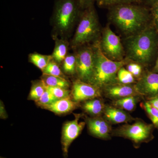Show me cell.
<instances>
[{
    "label": "cell",
    "mask_w": 158,
    "mask_h": 158,
    "mask_svg": "<svg viewBox=\"0 0 158 158\" xmlns=\"http://www.w3.org/2000/svg\"><path fill=\"white\" fill-rule=\"evenodd\" d=\"M76 75L83 81L91 83L94 67V51L92 44L84 46L77 49Z\"/></svg>",
    "instance_id": "ba28073f"
},
{
    "label": "cell",
    "mask_w": 158,
    "mask_h": 158,
    "mask_svg": "<svg viewBox=\"0 0 158 158\" xmlns=\"http://www.w3.org/2000/svg\"><path fill=\"white\" fill-rule=\"evenodd\" d=\"M143 67L140 64L132 62L127 64L126 69L138 80L143 74Z\"/></svg>",
    "instance_id": "f1b7e54d"
},
{
    "label": "cell",
    "mask_w": 158,
    "mask_h": 158,
    "mask_svg": "<svg viewBox=\"0 0 158 158\" xmlns=\"http://www.w3.org/2000/svg\"><path fill=\"white\" fill-rule=\"evenodd\" d=\"M151 71L153 73H158V52L157 57L156 60L155 64L154 66L152 69Z\"/></svg>",
    "instance_id": "e575fe53"
},
{
    "label": "cell",
    "mask_w": 158,
    "mask_h": 158,
    "mask_svg": "<svg viewBox=\"0 0 158 158\" xmlns=\"http://www.w3.org/2000/svg\"><path fill=\"white\" fill-rule=\"evenodd\" d=\"M81 10L78 0H55L51 17L53 36L67 39L78 22Z\"/></svg>",
    "instance_id": "3957f363"
},
{
    "label": "cell",
    "mask_w": 158,
    "mask_h": 158,
    "mask_svg": "<svg viewBox=\"0 0 158 158\" xmlns=\"http://www.w3.org/2000/svg\"><path fill=\"white\" fill-rule=\"evenodd\" d=\"M126 59L149 66L158 52V34L152 23L143 31L123 40Z\"/></svg>",
    "instance_id": "7a4b0ae2"
},
{
    "label": "cell",
    "mask_w": 158,
    "mask_h": 158,
    "mask_svg": "<svg viewBox=\"0 0 158 158\" xmlns=\"http://www.w3.org/2000/svg\"><path fill=\"white\" fill-rule=\"evenodd\" d=\"M106 105L102 97L96 98L84 102L81 108L91 117H96L102 116Z\"/></svg>",
    "instance_id": "e0dca14e"
},
{
    "label": "cell",
    "mask_w": 158,
    "mask_h": 158,
    "mask_svg": "<svg viewBox=\"0 0 158 158\" xmlns=\"http://www.w3.org/2000/svg\"><path fill=\"white\" fill-rule=\"evenodd\" d=\"M146 101L158 109V95L146 100Z\"/></svg>",
    "instance_id": "d6a6232c"
},
{
    "label": "cell",
    "mask_w": 158,
    "mask_h": 158,
    "mask_svg": "<svg viewBox=\"0 0 158 158\" xmlns=\"http://www.w3.org/2000/svg\"><path fill=\"white\" fill-rule=\"evenodd\" d=\"M79 105L78 102H75L69 96L58 100L53 103L42 108L49 110L58 115H62L72 112L78 107Z\"/></svg>",
    "instance_id": "9a60e30c"
},
{
    "label": "cell",
    "mask_w": 158,
    "mask_h": 158,
    "mask_svg": "<svg viewBox=\"0 0 158 158\" xmlns=\"http://www.w3.org/2000/svg\"><path fill=\"white\" fill-rule=\"evenodd\" d=\"M0 117L2 119H6L8 117L6 108L3 102L2 101H1V104H0Z\"/></svg>",
    "instance_id": "1f68e13d"
},
{
    "label": "cell",
    "mask_w": 158,
    "mask_h": 158,
    "mask_svg": "<svg viewBox=\"0 0 158 158\" xmlns=\"http://www.w3.org/2000/svg\"><path fill=\"white\" fill-rule=\"evenodd\" d=\"M117 79L119 83L125 85H135L137 81L133 75L123 67L118 70Z\"/></svg>",
    "instance_id": "484cf974"
},
{
    "label": "cell",
    "mask_w": 158,
    "mask_h": 158,
    "mask_svg": "<svg viewBox=\"0 0 158 158\" xmlns=\"http://www.w3.org/2000/svg\"><path fill=\"white\" fill-rule=\"evenodd\" d=\"M42 71L43 74H44L62 77L66 78L65 74L63 73L62 69L60 67V65L53 60V59Z\"/></svg>",
    "instance_id": "d4e9b609"
},
{
    "label": "cell",
    "mask_w": 158,
    "mask_h": 158,
    "mask_svg": "<svg viewBox=\"0 0 158 158\" xmlns=\"http://www.w3.org/2000/svg\"><path fill=\"white\" fill-rule=\"evenodd\" d=\"M46 89V86L42 80L34 81L31 86L29 95V99L37 101L42 96Z\"/></svg>",
    "instance_id": "7402d4cb"
},
{
    "label": "cell",
    "mask_w": 158,
    "mask_h": 158,
    "mask_svg": "<svg viewBox=\"0 0 158 158\" xmlns=\"http://www.w3.org/2000/svg\"><path fill=\"white\" fill-rule=\"evenodd\" d=\"M72 98L77 102L102 97V90L98 87L77 79L73 82Z\"/></svg>",
    "instance_id": "30bf717a"
},
{
    "label": "cell",
    "mask_w": 158,
    "mask_h": 158,
    "mask_svg": "<svg viewBox=\"0 0 158 158\" xmlns=\"http://www.w3.org/2000/svg\"><path fill=\"white\" fill-rule=\"evenodd\" d=\"M79 5L81 10L88 8L94 5L96 0H78Z\"/></svg>",
    "instance_id": "4dcf8cb0"
},
{
    "label": "cell",
    "mask_w": 158,
    "mask_h": 158,
    "mask_svg": "<svg viewBox=\"0 0 158 158\" xmlns=\"http://www.w3.org/2000/svg\"><path fill=\"white\" fill-rule=\"evenodd\" d=\"M86 123L92 135L99 139L109 140L112 136V125L102 116L86 117Z\"/></svg>",
    "instance_id": "7c38bea8"
},
{
    "label": "cell",
    "mask_w": 158,
    "mask_h": 158,
    "mask_svg": "<svg viewBox=\"0 0 158 158\" xmlns=\"http://www.w3.org/2000/svg\"><path fill=\"white\" fill-rule=\"evenodd\" d=\"M108 9L109 20L126 37L141 32L152 23L150 9L143 4H123Z\"/></svg>",
    "instance_id": "6da1fadb"
},
{
    "label": "cell",
    "mask_w": 158,
    "mask_h": 158,
    "mask_svg": "<svg viewBox=\"0 0 158 158\" xmlns=\"http://www.w3.org/2000/svg\"><path fill=\"white\" fill-rule=\"evenodd\" d=\"M141 106L147 114L152 124L158 131V109L146 101L141 103Z\"/></svg>",
    "instance_id": "cb8c5ba5"
},
{
    "label": "cell",
    "mask_w": 158,
    "mask_h": 158,
    "mask_svg": "<svg viewBox=\"0 0 158 158\" xmlns=\"http://www.w3.org/2000/svg\"><path fill=\"white\" fill-rule=\"evenodd\" d=\"M92 44L94 51V67L90 84L102 90L108 85L118 83V70L127 64L128 60L114 61L108 59L101 49L99 39Z\"/></svg>",
    "instance_id": "277c9868"
},
{
    "label": "cell",
    "mask_w": 158,
    "mask_h": 158,
    "mask_svg": "<svg viewBox=\"0 0 158 158\" xmlns=\"http://www.w3.org/2000/svg\"><path fill=\"white\" fill-rule=\"evenodd\" d=\"M99 45L103 53L108 59L114 61L124 60L125 51L119 37L107 25L102 31Z\"/></svg>",
    "instance_id": "52a82bcc"
},
{
    "label": "cell",
    "mask_w": 158,
    "mask_h": 158,
    "mask_svg": "<svg viewBox=\"0 0 158 158\" xmlns=\"http://www.w3.org/2000/svg\"><path fill=\"white\" fill-rule=\"evenodd\" d=\"M100 27L94 5L81 11L75 33L70 42L73 49L93 43L99 39Z\"/></svg>",
    "instance_id": "5b68a950"
},
{
    "label": "cell",
    "mask_w": 158,
    "mask_h": 158,
    "mask_svg": "<svg viewBox=\"0 0 158 158\" xmlns=\"http://www.w3.org/2000/svg\"><path fill=\"white\" fill-rule=\"evenodd\" d=\"M102 116L111 125L127 123L136 119L127 111L112 105H106Z\"/></svg>",
    "instance_id": "5bb4252c"
},
{
    "label": "cell",
    "mask_w": 158,
    "mask_h": 158,
    "mask_svg": "<svg viewBox=\"0 0 158 158\" xmlns=\"http://www.w3.org/2000/svg\"><path fill=\"white\" fill-rule=\"evenodd\" d=\"M29 61L43 71L52 59V55L33 53L29 55Z\"/></svg>",
    "instance_id": "44dd1931"
},
{
    "label": "cell",
    "mask_w": 158,
    "mask_h": 158,
    "mask_svg": "<svg viewBox=\"0 0 158 158\" xmlns=\"http://www.w3.org/2000/svg\"><path fill=\"white\" fill-rule=\"evenodd\" d=\"M96 2L100 8H110L118 5L127 4H143L142 0H96Z\"/></svg>",
    "instance_id": "603a6c76"
},
{
    "label": "cell",
    "mask_w": 158,
    "mask_h": 158,
    "mask_svg": "<svg viewBox=\"0 0 158 158\" xmlns=\"http://www.w3.org/2000/svg\"><path fill=\"white\" fill-rule=\"evenodd\" d=\"M152 22L158 34V1L150 8Z\"/></svg>",
    "instance_id": "f546056e"
},
{
    "label": "cell",
    "mask_w": 158,
    "mask_h": 158,
    "mask_svg": "<svg viewBox=\"0 0 158 158\" xmlns=\"http://www.w3.org/2000/svg\"><path fill=\"white\" fill-rule=\"evenodd\" d=\"M61 65L62 72L65 75H76V57L75 53L68 54Z\"/></svg>",
    "instance_id": "ffe728a7"
},
{
    "label": "cell",
    "mask_w": 158,
    "mask_h": 158,
    "mask_svg": "<svg viewBox=\"0 0 158 158\" xmlns=\"http://www.w3.org/2000/svg\"><path fill=\"white\" fill-rule=\"evenodd\" d=\"M40 80H42L46 86L69 89L70 86L69 81L66 78L62 77L43 74Z\"/></svg>",
    "instance_id": "d6986e66"
},
{
    "label": "cell",
    "mask_w": 158,
    "mask_h": 158,
    "mask_svg": "<svg viewBox=\"0 0 158 158\" xmlns=\"http://www.w3.org/2000/svg\"><path fill=\"white\" fill-rule=\"evenodd\" d=\"M144 98L140 95H134L112 101L111 105L127 112H132L136 109L137 104Z\"/></svg>",
    "instance_id": "ac0fdd59"
},
{
    "label": "cell",
    "mask_w": 158,
    "mask_h": 158,
    "mask_svg": "<svg viewBox=\"0 0 158 158\" xmlns=\"http://www.w3.org/2000/svg\"><path fill=\"white\" fill-rule=\"evenodd\" d=\"M102 95L112 101L127 96H141L137 91L135 84L125 85L118 82L106 86L102 89Z\"/></svg>",
    "instance_id": "4fadbf2b"
},
{
    "label": "cell",
    "mask_w": 158,
    "mask_h": 158,
    "mask_svg": "<svg viewBox=\"0 0 158 158\" xmlns=\"http://www.w3.org/2000/svg\"><path fill=\"white\" fill-rule=\"evenodd\" d=\"M58 100L59 99L54 96L53 94L50 92L46 88L45 91H44L41 97L35 102L38 106L42 108L43 107L48 106Z\"/></svg>",
    "instance_id": "4316f807"
},
{
    "label": "cell",
    "mask_w": 158,
    "mask_h": 158,
    "mask_svg": "<svg viewBox=\"0 0 158 158\" xmlns=\"http://www.w3.org/2000/svg\"><path fill=\"white\" fill-rule=\"evenodd\" d=\"M48 89L58 99L66 98L70 96L71 92L69 89L60 87H52L46 86Z\"/></svg>",
    "instance_id": "83f0119b"
},
{
    "label": "cell",
    "mask_w": 158,
    "mask_h": 158,
    "mask_svg": "<svg viewBox=\"0 0 158 158\" xmlns=\"http://www.w3.org/2000/svg\"><path fill=\"white\" fill-rule=\"evenodd\" d=\"M135 86L138 93L146 100L158 95V73L144 72Z\"/></svg>",
    "instance_id": "8fae6325"
},
{
    "label": "cell",
    "mask_w": 158,
    "mask_h": 158,
    "mask_svg": "<svg viewBox=\"0 0 158 158\" xmlns=\"http://www.w3.org/2000/svg\"><path fill=\"white\" fill-rule=\"evenodd\" d=\"M155 127L141 119H136L132 124L125 123L113 129L112 136L128 139L132 142L135 148L140 147L143 143H147L154 138L153 132Z\"/></svg>",
    "instance_id": "8992f818"
},
{
    "label": "cell",
    "mask_w": 158,
    "mask_h": 158,
    "mask_svg": "<svg viewBox=\"0 0 158 158\" xmlns=\"http://www.w3.org/2000/svg\"><path fill=\"white\" fill-rule=\"evenodd\" d=\"M55 41V48L52 55L53 60L61 65L63 60L68 55L69 48L70 46L67 39L52 36Z\"/></svg>",
    "instance_id": "2e32d148"
},
{
    "label": "cell",
    "mask_w": 158,
    "mask_h": 158,
    "mask_svg": "<svg viewBox=\"0 0 158 158\" xmlns=\"http://www.w3.org/2000/svg\"><path fill=\"white\" fill-rule=\"evenodd\" d=\"M81 114H75V118L72 121L66 123L63 126L61 144L63 156L68 157L69 148L72 143L82 132L86 125L85 122H79Z\"/></svg>",
    "instance_id": "9c48e42d"
},
{
    "label": "cell",
    "mask_w": 158,
    "mask_h": 158,
    "mask_svg": "<svg viewBox=\"0 0 158 158\" xmlns=\"http://www.w3.org/2000/svg\"><path fill=\"white\" fill-rule=\"evenodd\" d=\"M144 5L150 8L158 0H142Z\"/></svg>",
    "instance_id": "836d02e7"
}]
</instances>
